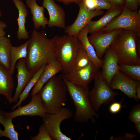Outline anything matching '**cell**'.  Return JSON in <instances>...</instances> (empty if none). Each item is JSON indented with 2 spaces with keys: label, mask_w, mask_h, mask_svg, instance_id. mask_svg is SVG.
Segmentation results:
<instances>
[{
  "label": "cell",
  "mask_w": 140,
  "mask_h": 140,
  "mask_svg": "<svg viewBox=\"0 0 140 140\" xmlns=\"http://www.w3.org/2000/svg\"><path fill=\"white\" fill-rule=\"evenodd\" d=\"M112 5L123 6V0H108Z\"/></svg>",
  "instance_id": "74e56055"
},
{
  "label": "cell",
  "mask_w": 140,
  "mask_h": 140,
  "mask_svg": "<svg viewBox=\"0 0 140 140\" xmlns=\"http://www.w3.org/2000/svg\"><path fill=\"white\" fill-rule=\"evenodd\" d=\"M123 6L112 5L99 19L89 22L87 25L88 33L91 34L105 27L114 18L121 14Z\"/></svg>",
  "instance_id": "ac0fdd59"
},
{
  "label": "cell",
  "mask_w": 140,
  "mask_h": 140,
  "mask_svg": "<svg viewBox=\"0 0 140 140\" xmlns=\"http://www.w3.org/2000/svg\"><path fill=\"white\" fill-rule=\"evenodd\" d=\"M62 69L61 63L56 59L46 65L45 69L41 75L32 90L31 93L32 97L39 93L49 80L58 73L62 72Z\"/></svg>",
  "instance_id": "e0dca14e"
},
{
  "label": "cell",
  "mask_w": 140,
  "mask_h": 140,
  "mask_svg": "<svg viewBox=\"0 0 140 140\" xmlns=\"http://www.w3.org/2000/svg\"><path fill=\"white\" fill-rule=\"evenodd\" d=\"M46 65L43 66L34 74L32 78L19 95L18 102L12 107V110H14L17 107L21 106L22 102L28 97L30 91L37 82L41 75L45 69Z\"/></svg>",
  "instance_id": "484cf974"
},
{
  "label": "cell",
  "mask_w": 140,
  "mask_h": 140,
  "mask_svg": "<svg viewBox=\"0 0 140 140\" xmlns=\"http://www.w3.org/2000/svg\"><path fill=\"white\" fill-rule=\"evenodd\" d=\"M2 13H1V11H0V17L2 16Z\"/></svg>",
  "instance_id": "60d3db41"
},
{
  "label": "cell",
  "mask_w": 140,
  "mask_h": 140,
  "mask_svg": "<svg viewBox=\"0 0 140 140\" xmlns=\"http://www.w3.org/2000/svg\"><path fill=\"white\" fill-rule=\"evenodd\" d=\"M122 29H115L106 33L98 31L91 34L88 37L89 41L94 47L98 58L102 59L107 49Z\"/></svg>",
  "instance_id": "8fae6325"
},
{
  "label": "cell",
  "mask_w": 140,
  "mask_h": 140,
  "mask_svg": "<svg viewBox=\"0 0 140 140\" xmlns=\"http://www.w3.org/2000/svg\"><path fill=\"white\" fill-rule=\"evenodd\" d=\"M119 29L132 30L140 38V11H131L123 5L121 13L114 18L106 27L99 31L106 33Z\"/></svg>",
  "instance_id": "52a82bcc"
},
{
  "label": "cell",
  "mask_w": 140,
  "mask_h": 140,
  "mask_svg": "<svg viewBox=\"0 0 140 140\" xmlns=\"http://www.w3.org/2000/svg\"><path fill=\"white\" fill-rule=\"evenodd\" d=\"M139 84V81H135L120 71L112 79L109 86L113 90H119L129 98L137 101L139 99L136 94V89Z\"/></svg>",
  "instance_id": "7c38bea8"
},
{
  "label": "cell",
  "mask_w": 140,
  "mask_h": 140,
  "mask_svg": "<svg viewBox=\"0 0 140 140\" xmlns=\"http://www.w3.org/2000/svg\"><path fill=\"white\" fill-rule=\"evenodd\" d=\"M94 80L93 88L89 91V95L92 106L96 112L103 104L109 103L115 100L119 93L114 92L103 78L102 72H98Z\"/></svg>",
  "instance_id": "8992f818"
},
{
  "label": "cell",
  "mask_w": 140,
  "mask_h": 140,
  "mask_svg": "<svg viewBox=\"0 0 140 140\" xmlns=\"http://www.w3.org/2000/svg\"><path fill=\"white\" fill-rule=\"evenodd\" d=\"M67 92L66 84L61 75L49 80L39 93L46 113L56 112L65 106Z\"/></svg>",
  "instance_id": "3957f363"
},
{
  "label": "cell",
  "mask_w": 140,
  "mask_h": 140,
  "mask_svg": "<svg viewBox=\"0 0 140 140\" xmlns=\"http://www.w3.org/2000/svg\"><path fill=\"white\" fill-rule=\"evenodd\" d=\"M12 75L0 64V94L4 95L10 103L12 102L14 85Z\"/></svg>",
  "instance_id": "d6986e66"
},
{
  "label": "cell",
  "mask_w": 140,
  "mask_h": 140,
  "mask_svg": "<svg viewBox=\"0 0 140 140\" xmlns=\"http://www.w3.org/2000/svg\"><path fill=\"white\" fill-rule=\"evenodd\" d=\"M26 6L30 9L31 13L32 15L31 18L33 22L34 29H39L42 27L45 28L48 24V20L44 15V8L40 6L37 3V0H26Z\"/></svg>",
  "instance_id": "ffe728a7"
},
{
  "label": "cell",
  "mask_w": 140,
  "mask_h": 140,
  "mask_svg": "<svg viewBox=\"0 0 140 140\" xmlns=\"http://www.w3.org/2000/svg\"><path fill=\"white\" fill-rule=\"evenodd\" d=\"M140 39L132 31L122 29L110 47L116 52L118 64L140 65Z\"/></svg>",
  "instance_id": "7a4b0ae2"
},
{
  "label": "cell",
  "mask_w": 140,
  "mask_h": 140,
  "mask_svg": "<svg viewBox=\"0 0 140 140\" xmlns=\"http://www.w3.org/2000/svg\"><path fill=\"white\" fill-rule=\"evenodd\" d=\"M63 79L66 84L67 92L75 106V111L73 115L74 121L85 123L91 120L93 123H95V118H98L99 116L91 105L88 86L75 85Z\"/></svg>",
  "instance_id": "277c9868"
},
{
  "label": "cell",
  "mask_w": 140,
  "mask_h": 140,
  "mask_svg": "<svg viewBox=\"0 0 140 140\" xmlns=\"http://www.w3.org/2000/svg\"><path fill=\"white\" fill-rule=\"evenodd\" d=\"M7 26L6 23L0 20V38L5 36L6 32L4 29Z\"/></svg>",
  "instance_id": "d590c367"
},
{
  "label": "cell",
  "mask_w": 140,
  "mask_h": 140,
  "mask_svg": "<svg viewBox=\"0 0 140 140\" xmlns=\"http://www.w3.org/2000/svg\"><path fill=\"white\" fill-rule=\"evenodd\" d=\"M123 5L132 12L137 11L140 5V0H123Z\"/></svg>",
  "instance_id": "4dcf8cb0"
},
{
  "label": "cell",
  "mask_w": 140,
  "mask_h": 140,
  "mask_svg": "<svg viewBox=\"0 0 140 140\" xmlns=\"http://www.w3.org/2000/svg\"><path fill=\"white\" fill-rule=\"evenodd\" d=\"M73 115V113L71 110L64 107L56 112L46 113L43 118V124L52 140H71L70 137L61 132L60 125L62 121L71 118Z\"/></svg>",
  "instance_id": "ba28073f"
},
{
  "label": "cell",
  "mask_w": 140,
  "mask_h": 140,
  "mask_svg": "<svg viewBox=\"0 0 140 140\" xmlns=\"http://www.w3.org/2000/svg\"><path fill=\"white\" fill-rule=\"evenodd\" d=\"M119 70L131 79L140 81V65L119 64Z\"/></svg>",
  "instance_id": "83f0119b"
},
{
  "label": "cell",
  "mask_w": 140,
  "mask_h": 140,
  "mask_svg": "<svg viewBox=\"0 0 140 140\" xmlns=\"http://www.w3.org/2000/svg\"><path fill=\"white\" fill-rule=\"evenodd\" d=\"M136 93L138 99H140V84L137 87L136 89Z\"/></svg>",
  "instance_id": "f35d334b"
},
{
  "label": "cell",
  "mask_w": 140,
  "mask_h": 140,
  "mask_svg": "<svg viewBox=\"0 0 140 140\" xmlns=\"http://www.w3.org/2000/svg\"><path fill=\"white\" fill-rule=\"evenodd\" d=\"M13 118L6 115L4 111L0 110V123L4 127L2 130L0 128V137H5L11 140H18V134L15 129L12 122Z\"/></svg>",
  "instance_id": "603a6c76"
},
{
  "label": "cell",
  "mask_w": 140,
  "mask_h": 140,
  "mask_svg": "<svg viewBox=\"0 0 140 140\" xmlns=\"http://www.w3.org/2000/svg\"><path fill=\"white\" fill-rule=\"evenodd\" d=\"M43 6L47 10L49 16L48 26L65 29L66 15L64 9L53 0H43Z\"/></svg>",
  "instance_id": "9a60e30c"
},
{
  "label": "cell",
  "mask_w": 140,
  "mask_h": 140,
  "mask_svg": "<svg viewBox=\"0 0 140 140\" xmlns=\"http://www.w3.org/2000/svg\"><path fill=\"white\" fill-rule=\"evenodd\" d=\"M87 8L89 10L96 9V4L95 0H82Z\"/></svg>",
  "instance_id": "e575fe53"
},
{
  "label": "cell",
  "mask_w": 140,
  "mask_h": 140,
  "mask_svg": "<svg viewBox=\"0 0 140 140\" xmlns=\"http://www.w3.org/2000/svg\"><path fill=\"white\" fill-rule=\"evenodd\" d=\"M17 71L16 77L18 83L15 95L13 97L12 102H17L19 95L32 78L33 74L30 72L27 68L25 58L18 60L15 66Z\"/></svg>",
  "instance_id": "2e32d148"
},
{
  "label": "cell",
  "mask_w": 140,
  "mask_h": 140,
  "mask_svg": "<svg viewBox=\"0 0 140 140\" xmlns=\"http://www.w3.org/2000/svg\"><path fill=\"white\" fill-rule=\"evenodd\" d=\"M4 112L6 115L13 119L17 117L23 116H38L43 118L46 114L39 93L32 97L31 101L27 105L23 106H20L12 112H8L4 111Z\"/></svg>",
  "instance_id": "4fadbf2b"
},
{
  "label": "cell",
  "mask_w": 140,
  "mask_h": 140,
  "mask_svg": "<svg viewBox=\"0 0 140 140\" xmlns=\"http://www.w3.org/2000/svg\"><path fill=\"white\" fill-rule=\"evenodd\" d=\"M99 69L91 62L85 67L78 70L74 69L68 73H62L61 75L63 78L71 83L87 87L94 80Z\"/></svg>",
  "instance_id": "30bf717a"
},
{
  "label": "cell",
  "mask_w": 140,
  "mask_h": 140,
  "mask_svg": "<svg viewBox=\"0 0 140 140\" xmlns=\"http://www.w3.org/2000/svg\"><path fill=\"white\" fill-rule=\"evenodd\" d=\"M122 106L121 103L117 102H114L110 106L109 110L112 114H116L121 110Z\"/></svg>",
  "instance_id": "d6a6232c"
},
{
  "label": "cell",
  "mask_w": 140,
  "mask_h": 140,
  "mask_svg": "<svg viewBox=\"0 0 140 140\" xmlns=\"http://www.w3.org/2000/svg\"><path fill=\"white\" fill-rule=\"evenodd\" d=\"M95 1L96 5V10H108L112 6L111 4L108 0H95Z\"/></svg>",
  "instance_id": "1f68e13d"
},
{
  "label": "cell",
  "mask_w": 140,
  "mask_h": 140,
  "mask_svg": "<svg viewBox=\"0 0 140 140\" xmlns=\"http://www.w3.org/2000/svg\"><path fill=\"white\" fill-rule=\"evenodd\" d=\"M30 139L32 140H52L43 124L40 127L38 134L35 136H31Z\"/></svg>",
  "instance_id": "f546056e"
},
{
  "label": "cell",
  "mask_w": 140,
  "mask_h": 140,
  "mask_svg": "<svg viewBox=\"0 0 140 140\" xmlns=\"http://www.w3.org/2000/svg\"><path fill=\"white\" fill-rule=\"evenodd\" d=\"M129 121L135 124L140 123V105L134 106L131 110L129 116Z\"/></svg>",
  "instance_id": "f1b7e54d"
},
{
  "label": "cell",
  "mask_w": 140,
  "mask_h": 140,
  "mask_svg": "<svg viewBox=\"0 0 140 140\" xmlns=\"http://www.w3.org/2000/svg\"><path fill=\"white\" fill-rule=\"evenodd\" d=\"M55 36L48 38L45 32H38L34 29L27 47V54L25 58L28 70L34 74L43 66L56 60L54 47Z\"/></svg>",
  "instance_id": "6da1fadb"
},
{
  "label": "cell",
  "mask_w": 140,
  "mask_h": 140,
  "mask_svg": "<svg viewBox=\"0 0 140 140\" xmlns=\"http://www.w3.org/2000/svg\"><path fill=\"white\" fill-rule=\"evenodd\" d=\"M29 40L18 46H12L11 50L10 65L9 71L13 74L15 72L16 63L18 60L25 58L27 54V47Z\"/></svg>",
  "instance_id": "cb8c5ba5"
},
{
  "label": "cell",
  "mask_w": 140,
  "mask_h": 140,
  "mask_svg": "<svg viewBox=\"0 0 140 140\" xmlns=\"http://www.w3.org/2000/svg\"><path fill=\"white\" fill-rule=\"evenodd\" d=\"M88 31L87 25L78 33L76 37L81 41L82 45L89 56L91 62L96 67L100 69L102 68V60L98 58L94 47L89 42L88 36Z\"/></svg>",
  "instance_id": "7402d4cb"
},
{
  "label": "cell",
  "mask_w": 140,
  "mask_h": 140,
  "mask_svg": "<svg viewBox=\"0 0 140 140\" xmlns=\"http://www.w3.org/2000/svg\"><path fill=\"white\" fill-rule=\"evenodd\" d=\"M136 136L135 135L127 132L125 134V136L114 137H110V140H131Z\"/></svg>",
  "instance_id": "836d02e7"
},
{
  "label": "cell",
  "mask_w": 140,
  "mask_h": 140,
  "mask_svg": "<svg viewBox=\"0 0 140 140\" xmlns=\"http://www.w3.org/2000/svg\"><path fill=\"white\" fill-rule=\"evenodd\" d=\"M79 10L77 17L74 23L65 29L67 34L76 37L78 33L87 25L94 17L101 16L104 13L102 10L91 11L88 9L82 0L78 4Z\"/></svg>",
  "instance_id": "9c48e42d"
},
{
  "label": "cell",
  "mask_w": 140,
  "mask_h": 140,
  "mask_svg": "<svg viewBox=\"0 0 140 140\" xmlns=\"http://www.w3.org/2000/svg\"><path fill=\"white\" fill-rule=\"evenodd\" d=\"M12 46L9 38L5 36L0 38V64L9 70Z\"/></svg>",
  "instance_id": "d4e9b609"
},
{
  "label": "cell",
  "mask_w": 140,
  "mask_h": 140,
  "mask_svg": "<svg viewBox=\"0 0 140 140\" xmlns=\"http://www.w3.org/2000/svg\"><path fill=\"white\" fill-rule=\"evenodd\" d=\"M15 7L18 11V17L17 19L18 26L17 33L18 39L26 40L29 37V32L26 31L25 24L28 12L26 6L21 0H12Z\"/></svg>",
  "instance_id": "44dd1931"
},
{
  "label": "cell",
  "mask_w": 140,
  "mask_h": 140,
  "mask_svg": "<svg viewBox=\"0 0 140 140\" xmlns=\"http://www.w3.org/2000/svg\"><path fill=\"white\" fill-rule=\"evenodd\" d=\"M54 44L56 60L62 65V73H67L73 70L76 52L81 45V41L73 36L56 35Z\"/></svg>",
  "instance_id": "5b68a950"
},
{
  "label": "cell",
  "mask_w": 140,
  "mask_h": 140,
  "mask_svg": "<svg viewBox=\"0 0 140 140\" xmlns=\"http://www.w3.org/2000/svg\"><path fill=\"white\" fill-rule=\"evenodd\" d=\"M57 1L62 3L64 4L67 5L70 3H75L78 5L79 3L82 0H53Z\"/></svg>",
  "instance_id": "8d00e7d4"
},
{
  "label": "cell",
  "mask_w": 140,
  "mask_h": 140,
  "mask_svg": "<svg viewBox=\"0 0 140 140\" xmlns=\"http://www.w3.org/2000/svg\"><path fill=\"white\" fill-rule=\"evenodd\" d=\"M102 67V74L103 79L109 86L113 77L120 71L118 59L115 51L110 46L106 51Z\"/></svg>",
  "instance_id": "5bb4252c"
},
{
  "label": "cell",
  "mask_w": 140,
  "mask_h": 140,
  "mask_svg": "<svg viewBox=\"0 0 140 140\" xmlns=\"http://www.w3.org/2000/svg\"><path fill=\"white\" fill-rule=\"evenodd\" d=\"M135 128L136 131L139 133H140V123L135 124Z\"/></svg>",
  "instance_id": "ab89813d"
},
{
  "label": "cell",
  "mask_w": 140,
  "mask_h": 140,
  "mask_svg": "<svg viewBox=\"0 0 140 140\" xmlns=\"http://www.w3.org/2000/svg\"><path fill=\"white\" fill-rule=\"evenodd\" d=\"M91 62L89 56L81 44L76 52L74 69L77 70L81 69L87 66Z\"/></svg>",
  "instance_id": "4316f807"
}]
</instances>
